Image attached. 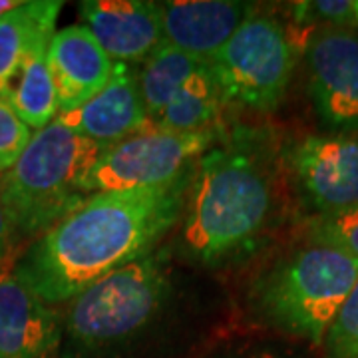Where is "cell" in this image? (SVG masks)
Masks as SVG:
<instances>
[{
    "label": "cell",
    "instance_id": "obj_10",
    "mask_svg": "<svg viewBox=\"0 0 358 358\" xmlns=\"http://www.w3.org/2000/svg\"><path fill=\"white\" fill-rule=\"evenodd\" d=\"M56 120L64 128L103 148L155 129L154 120L148 115L141 100L138 74L120 62H115L114 76L100 94Z\"/></svg>",
    "mask_w": 358,
    "mask_h": 358
},
{
    "label": "cell",
    "instance_id": "obj_7",
    "mask_svg": "<svg viewBox=\"0 0 358 358\" xmlns=\"http://www.w3.org/2000/svg\"><path fill=\"white\" fill-rule=\"evenodd\" d=\"M215 128L195 134L152 129L103 150L98 162L80 179L84 195L164 185L185 173L193 159L211 148Z\"/></svg>",
    "mask_w": 358,
    "mask_h": 358
},
{
    "label": "cell",
    "instance_id": "obj_20",
    "mask_svg": "<svg viewBox=\"0 0 358 358\" xmlns=\"http://www.w3.org/2000/svg\"><path fill=\"white\" fill-rule=\"evenodd\" d=\"M310 233L315 241L329 243L358 259V207L313 221Z\"/></svg>",
    "mask_w": 358,
    "mask_h": 358
},
{
    "label": "cell",
    "instance_id": "obj_1",
    "mask_svg": "<svg viewBox=\"0 0 358 358\" xmlns=\"http://www.w3.org/2000/svg\"><path fill=\"white\" fill-rule=\"evenodd\" d=\"M192 181L187 169L164 185L94 193L42 233L14 273L46 305L76 299L112 271L152 253L178 223Z\"/></svg>",
    "mask_w": 358,
    "mask_h": 358
},
{
    "label": "cell",
    "instance_id": "obj_24",
    "mask_svg": "<svg viewBox=\"0 0 358 358\" xmlns=\"http://www.w3.org/2000/svg\"><path fill=\"white\" fill-rule=\"evenodd\" d=\"M355 10H357V28H358V0H355Z\"/></svg>",
    "mask_w": 358,
    "mask_h": 358
},
{
    "label": "cell",
    "instance_id": "obj_9",
    "mask_svg": "<svg viewBox=\"0 0 358 358\" xmlns=\"http://www.w3.org/2000/svg\"><path fill=\"white\" fill-rule=\"evenodd\" d=\"M291 166L322 215L358 207V138L308 136L291 150Z\"/></svg>",
    "mask_w": 358,
    "mask_h": 358
},
{
    "label": "cell",
    "instance_id": "obj_11",
    "mask_svg": "<svg viewBox=\"0 0 358 358\" xmlns=\"http://www.w3.org/2000/svg\"><path fill=\"white\" fill-rule=\"evenodd\" d=\"M62 324L14 268L0 271V358H56Z\"/></svg>",
    "mask_w": 358,
    "mask_h": 358
},
{
    "label": "cell",
    "instance_id": "obj_21",
    "mask_svg": "<svg viewBox=\"0 0 358 358\" xmlns=\"http://www.w3.org/2000/svg\"><path fill=\"white\" fill-rule=\"evenodd\" d=\"M32 140V131L0 96V173L13 169Z\"/></svg>",
    "mask_w": 358,
    "mask_h": 358
},
{
    "label": "cell",
    "instance_id": "obj_12",
    "mask_svg": "<svg viewBox=\"0 0 358 358\" xmlns=\"http://www.w3.org/2000/svg\"><path fill=\"white\" fill-rule=\"evenodd\" d=\"M80 16L103 52L120 64L145 60L164 42L157 2L88 0L80 2Z\"/></svg>",
    "mask_w": 358,
    "mask_h": 358
},
{
    "label": "cell",
    "instance_id": "obj_3",
    "mask_svg": "<svg viewBox=\"0 0 358 358\" xmlns=\"http://www.w3.org/2000/svg\"><path fill=\"white\" fill-rule=\"evenodd\" d=\"M103 150L58 120L38 129L13 169L0 178V201L16 235L46 233L86 203L78 185Z\"/></svg>",
    "mask_w": 358,
    "mask_h": 358
},
{
    "label": "cell",
    "instance_id": "obj_19",
    "mask_svg": "<svg viewBox=\"0 0 358 358\" xmlns=\"http://www.w3.org/2000/svg\"><path fill=\"white\" fill-rule=\"evenodd\" d=\"M324 358H358V281L324 336Z\"/></svg>",
    "mask_w": 358,
    "mask_h": 358
},
{
    "label": "cell",
    "instance_id": "obj_22",
    "mask_svg": "<svg viewBox=\"0 0 358 358\" xmlns=\"http://www.w3.org/2000/svg\"><path fill=\"white\" fill-rule=\"evenodd\" d=\"M14 237H16V231L13 227V221H10L4 205L0 201V271L8 268L6 261L10 257V251H13Z\"/></svg>",
    "mask_w": 358,
    "mask_h": 358
},
{
    "label": "cell",
    "instance_id": "obj_4",
    "mask_svg": "<svg viewBox=\"0 0 358 358\" xmlns=\"http://www.w3.org/2000/svg\"><path fill=\"white\" fill-rule=\"evenodd\" d=\"M358 281V259L315 241L273 267L259 285L261 313L277 329L322 345Z\"/></svg>",
    "mask_w": 358,
    "mask_h": 358
},
{
    "label": "cell",
    "instance_id": "obj_15",
    "mask_svg": "<svg viewBox=\"0 0 358 358\" xmlns=\"http://www.w3.org/2000/svg\"><path fill=\"white\" fill-rule=\"evenodd\" d=\"M62 6L64 2L30 0L0 18V94L30 52L48 48Z\"/></svg>",
    "mask_w": 358,
    "mask_h": 358
},
{
    "label": "cell",
    "instance_id": "obj_2",
    "mask_svg": "<svg viewBox=\"0 0 358 358\" xmlns=\"http://www.w3.org/2000/svg\"><path fill=\"white\" fill-rule=\"evenodd\" d=\"M271 211L273 185L255 152L239 143L211 148L192 181L183 245L197 261H221L255 243Z\"/></svg>",
    "mask_w": 358,
    "mask_h": 358
},
{
    "label": "cell",
    "instance_id": "obj_8",
    "mask_svg": "<svg viewBox=\"0 0 358 358\" xmlns=\"http://www.w3.org/2000/svg\"><path fill=\"white\" fill-rule=\"evenodd\" d=\"M308 92L320 120L358 129V28L322 24L307 40Z\"/></svg>",
    "mask_w": 358,
    "mask_h": 358
},
{
    "label": "cell",
    "instance_id": "obj_16",
    "mask_svg": "<svg viewBox=\"0 0 358 358\" xmlns=\"http://www.w3.org/2000/svg\"><path fill=\"white\" fill-rule=\"evenodd\" d=\"M46 52L48 48L30 52L0 94L30 129L46 128L60 110Z\"/></svg>",
    "mask_w": 358,
    "mask_h": 358
},
{
    "label": "cell",
    "instance_id": "obj_14",
    "mask_svg": "<svg viewBox=\"0 0 358 358\" xmlns=\"http://www.w3.org/2000/svg\"><path fill=\"white\" fill-rule=\"evenodd\" d=\"M164 42L207 62L251 16V6L231 0L162 2Z\"/></svg>",
    "mask_w": 358,
    "mask_h": 358
},
{
    "label": "cell",
    "instance_id": "obj_18",
    "mask_svg": "<svg viewBox=\"0 0 358 358\" xmlns=\"http://www.w3.org/2000/svg\"><path fill=\"white\" fill-rule=\"evenodd\" d=\"M201 64L203 60L166 42H162L143 60V68L138 74V84L145 112L154 120V124L166 110L169 100L176 96V92Z\"/></svg>",
    "mask_w": 358,
    "mask_h": 358
},
{
    "label": "cell",
    "instance_id": "obj_13",
    "mask_svg": "<svg viewBox=\"0 0 358 358\" xmlns=\"http://www.w3.org/2000/svg\"><path fill=\"white\" fill-rule=\"evenodd\" d=\"M48 68L60 112H72L100 94L112 80L115 62L84 24L58 30L48 44Z\"/></svg>",
    "mask_w": 358,
    "mask_h": 358
},
{
    "label": "cell",
    "instance_id": "obj_23",
    "mask_svg": "<svg viewBox=\"0 0 358 358\" xmlns=\"http://www.w3.org/2000/svg\"><path fill=\"white\" fill-rule=\"evenodd\" d=\"M18 4H20V0H0V18L10 13L13 8H16Z\"/></svg>",
    "mask_w": 358,
    "mask_h": 358
},
{
    "label": "cell",
    "instance_id": "obj_17",
    "mask_svg": "<svg viewBox=\"0 0 358 358\" xmlns=\"http://www.w3.org/2000/svg\"><path fill=\"white\" fill-rule=\"evenodd\" d=\"M221 92L207 62L193 72L189 80L176 92L166 110L155 120V129L169 134H195L211 129L217 122Z\"/></svg>",
    "mask_w": 358,
    "mask_h": 358
},
{
    "label": "cell",
    "instance_id": "obj_6",
    "mask_svg": "<svg viewBox=\"0 0 358 358\" xmlns=\"http://www.w3.org/2000/svg\"><path fill=\"white\" fill-rule=\"evenodd\" d=\"M294 56L293 40L275 18L249 16L207 66L223 100L273 112L289 90Z\"/></svg>",
    "mask_w": 358,
    "mask_h": 358
},
{
    "label": "cell",
    "instance_id": "obj_5",
    "mask_svg": "<svg viewBox=\"0 0 358 358\" xmlns=\"http://www.w3.org/2000/svg\"><path fill=\"white\" fill-rule=\"evenodd\" d=\"M169 293V277L152 253L115 268L72 299L66 333L84 350L128 341L145 329Z\"/></svg>",
    "mask_w": 358,
    "mask_h": 358
}]
</instances>
